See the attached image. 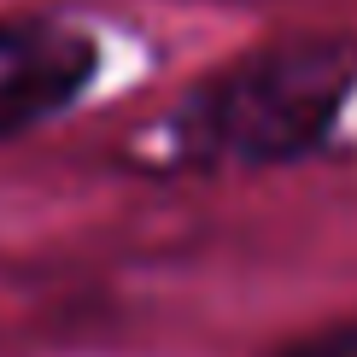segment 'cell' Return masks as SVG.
<instances>
[{"label": "cell", "instance_id": "1", "mask_svg": "<svg viewBox=\"0 0 357 357\" xmlns=\"http://www.w3.org/2000/svg\"><path fill=\"white\" fill-rule=\"evenodd\" d=\"M357 94V41L299 36L222 65L188 100V141L199 158L287 165L322 146Z\"/></svg>", "mask_w": 357, "mask_h": 357}, {"label": "cell", "instance_id": "2", "mask_svg": "<svg viewBox=\"0 0 357 357\" xmlns=\"http://www.w3.org/2000/svg\"><path fill=\"white\" fill-rule=\"evenodd\" d=\"M100 70L94 36L59 18H0V141L77 106Z\"/></svg>", "mask_w": 357, "mask_h": 357}, {"label": "cell", "instance_id": "3", "mask_svg": "<svg viewBox=\"0 0 357 357\" xmlns=\"http://www.w3.org/2000/svg\"><path fill=\"white\" fill-rule=\"evenodd\" d=\"M281 357H357V322H351V328L310 334V340H299V346H287Z\"/></svg>", "mask_w": 357, "mask_h": 357}]
</instances>
